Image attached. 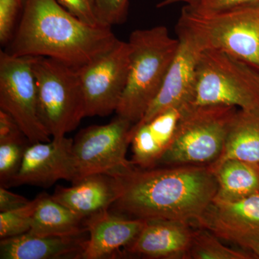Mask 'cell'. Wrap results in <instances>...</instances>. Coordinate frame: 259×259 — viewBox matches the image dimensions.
<instances>
[{
	"label": "cell",
	"instance_id": "25",
	"mask_svg": "<svg viewBox=\"0 0 259 259\" xmlns=\"http://www.w3.org/2000/svg\"><path fill=\"white\" fill-rule=\"evenodd\" d=\"M37 197L26 205L7 212H0V238H12L28 233L31 228Z\"/></svg>",
	"mask_w": 259,
	"mask_h": 259
},
{
	"label": "cell",
	"instance_id": "31",
	"mask_svg": "<svg viewBox=\"0 0 259 259\" xmlns=\"http://www.w3.org/2000/svg\"><path fill=\"white\" fill-rule=\"evenodd\" d=\"M194 0H162L157 5L158 8H166L167 6L172 5L174 4H177V3H185L186 4H190Z\"/></svg>",
	"mask_w": 259,
	"mask_h": 259
},
{
	"label": "cell",
	"instance_id": "29",
	"mask_svg": "<svg viewBox=\"0 0 259 259\" xmlns=\"http://www.w3.org/2000/svg\"><path fill=\"white\" fill-rule=\"evenodd\" d=\"M254 4H259V0H194L187 5L197 11L218 12Z\"/></svg>",
	"mask_w": 259,
	"mask_h": 259
},
{
	"label": "cell",
	"instance_id": "5",
	"mask_svg": "<svg viewBox=\"0 0 259 259\" xmlns=\"http://www.w3.org/2000/svg\"><path fill=\"white\" fill-rule=\"evenodd\" d=\"M238 107L186 105L171 145L156 166L211 165L222 154Z\"/></svg>",
	"mask_w": 259,
	"mask_h": 259
},
{
	"label": "cell",
	"instance_id": "10",
	"mask_svg": "<svg viewBox=\"0 0 259 259\" xmlns=\"http://www.w3.org/2000/svg\"><path fill=\"white\" fill-rule=\"evenodd\" d=\"M131 47L117 39L115 45L78 69L86 105V117H105L116 112L128 74Z\"/></svg>",
	"mask_w": 259,
	"mask_h": 259
},
{
	"label": "cell",
	"instance_id": "15",
	"mask_svg": "<svg viewBox=\"0 0 259 259\" xmlns=\"http://www.w3.org/2000/svg\"><path fill=\"white\" fill-rule=\"evenodd\" d=\"M88 233L68 236H38L27 233L1 239L0 258H82Z\"/></svg>",
	"mask_w": 259,
	"mask_h": 259
},
{
	"label": "cell",
	"instance_id": "22",
	"mask_svg": "<svg viewBox=\"0 0 259 259\" xmlns=\"http://www.w3.org/2000/svg\"><path fill=\"white\" fill-rule=\"evenodd\" d=\"M254 256L243 249L226 246L212 232L194 227L188 259H253Z\"/></svg>",
	"mask_w": 259,
	"mask_h": 259
},
{
	"label": "cell",
	"instance_id": "2",
	"mask_svg": "<svg viewBox=\"0 0 259 259\" xmlns=\"http://www.w3.org/2000/svg\"><path fill=\"white\" fill-rule=\"evenodd\" d=\"M112 28L81 21L57 0H25L23 14L7 52L48 57L79 69L111 49Z\"/></svg>",
	"mask_w": 259,
	"mask_h": 259
},
{
	"label": "cell",
	"instance_id": "23",
	"mask_svg": "<svg viewBox=\"0 0 259 259\" xmlns=\"http://www.w3.org/2000/svg\"><path fill=\"white\" fill-rule=\"evenodd\" d=\"M197 227L206 228L222 241L229 242L259 258V231L243 229L205 214Z\"/></svg>",
	"mask_w": 259,
	"mask_h": 259
},
{
	"label": "cell",
	"instance_id": "26",
	"mask_svg": "<svg viewBox=\"0 0 259 259\" xmlns=\"http://www.w3.org/2000/svg\"><path fill=\"white\" fill-rule=\"evenodd\" d=\"M99 21L102 26L112 28L127 20L129 0H94Z\"/></svg>",
	"mask_w": 259,
	"mask_h": 259
},
{
	"label": "cell",
	"instance_id": "21",
	"mask_svg": "<svg viewBox=\"0 0 259 259\" xmlns=\"http://www.w3.org/2000/svg\"><path fill=\"white\" fill-rule=\"evenodd\" d=\"M205 214L243 229L259 231V192L232 202L214 199Z\"/></svg>",
	"mask_w": 259,
	"mask_h": 259
},
{
	"label": "cell",
	"instance_id": "9",
	"mask_svg": "<svg viewBox=\"0 0 259 259\" xmlns=\"http://www.w3.org/2000/svg\"><path fill=\"white\" fill-rule=\"evenodd\" d=\"M134 125L117 115L106 125L81 130L73 143L76 176L72 183L89 175H110L134 166L126 157Z\"/></svg>",
	"mask_w": 259,
	"mask_h": 259
},
{
	"label": "cell",
	"instance_id": "16",
	"mask_svg": "<svg viewBox=\"0 0 259 259\" xmlns=\"http://www.w3.org/2000/svg\"><path fill=\"white\" fill-rule=\"evenodd\" d=\"M70 187H56L52 197L56 202L87 218L110 208L117 197L115 179L108 174L89 175Z\"/></svg>",
	"mask_w": 259,
	"mask_h": 259
},
{
	"label": "cell",
	"instance_id": "3",
	"mask_svg": "<svg viewBox=\"0 0 259 259\" xmlns=\"http://www.w3.org/2000/svg\"><path fill=\"white\" fill-rule=\"evenodd\" d=\"M128 74L117 115L136 124L161 90L176 56L180 40L170 36L163 25L131 32Z\"/></svg>",
	"mask_w": 259,
	"mask_h": 259
},
{
	"label": "cell",
	"instance_id": "24",
	"mask_svg": "<svg viewBox=\"0 0 259 259\" xmlns=\"http://www.w3.org/2000/svg\"><path fill=\"white\" fill-rule=\"evenodd\" d=\"M31 143L23 132L0 139V183L7 187L16 175L27 148Z\"/></svg>",
	"mask_w": 259,
	"mask_h": 259
},
{
	"label": "cell",
	"instance_id": "19",
	"mask_svg": "<svg viewBox=\"0 0 259 259\" xmlns=\"http://www.w3.org/2000/svg\"><path fill=\"white\" fill-rule=\"evenodd\" d=\"M228 159L259 164V110L245 111L238 109L222 154L211 166H216Z\"/></svg>",
	"mask_w": 259,
	"mask_h": 259
},
{
	"label": "cell",
	"instance_id": "11",
	"mask_svg": "<svg viewBox=\"0 0 259 259\" xmlns=\"http://www.w3.org/2000/svg\"><path fill=\"white\" fill-rule=\"evenodd\" d=\"M73 143L74 140L64 136L30 144L20 169L6 188L23 185L49 187L61 180L74 182L76 168Z\"/></svg>",
	"mask_w": 259,
	"mask_h": 259
},
{
	"label": "cell",
	"instance_id": "13",
	"mask_svg": "<svg viewBox=\"0 0 259 259\" xmlns=\"http://www.w3.org/2000/svg\"><path fill=\"white\" fill-rule=\"evenodd\" d=\"M146 221L111 212L108 209L84 220L89 238L83 259L115 258L134 242Z\"/></svg>",
	"mask_w": 259,
	"mask_h": 259
},
{
	"label": "cell",
	"instance_id": "1",
	"mask_svg": "<svg viewBox=\"0 0 259 259\" xmlns=\"http://www.w3.org/2000/svg\"><path fill=\"white\" fill-rule=\"evenodd\" d=\"M110 175L117 187V199L110 207L134 219L168 220L196 227L217 195L211 165H134Z\"/></svg>",
	"mask_w": 259,
	"mask_h": 259
},
{
	"label": "cell",
	"instance_id": "28",
	"mask_svg": "<svg viewBox=\"0 0 259 259\" xmlns=\"http://www.w3.org/2000/svg\"><path fill=\"white\" fill-rule=\"evenodd\" d=\"M81 21L93 26H102L97 18L94 0H57Z\"/></svg>",
	"mask_w": 259,
	"mask_h": 259
},
{
	"label": "cell",
	"instance_id": "17",
	"mask_svg": "<svg viewBox=\"0 0 259 259\" xmlns=\"http://www.w3.org/2000/svg\"><path fill=\"white\" fill-rule=\"evenodd\" d=\"M182 109H171L143 125H134L131 161L140 168H152L171 145Z\"/></svg>",
	"mask_w": 259,
	"mask_h": 259
},
{
	"label": "cell",
	"instance_id": "7",
	"mask_svg": "<svg viewBox=\"0 0 259 259\" xmlns=\"http://www.w3.org/2000/svg\"><path fill=\"white\" fill-rule=\"evenodd\" d=\"M33 72L42 125L53 139L64 137L86 117L78 69L51 58L37 57Z\"/></svg>",
	"mask_w": 259,
	"mask_h": 259
},
{
	"label": "cell",
	"instance_id": "27",
	"mask_svg": "<svg viewBox=\"0 0 259 259\" xmlns=\"http://www.w3.org/2000/svg\"><path fill=\"white\" fill-rule=\"evenodd\" d=\"M25 0H0V42L10 44L15 33V27Z\"/></svg>",
	"mask_w": 259,
	"mask_h": 259
},
{
	"label": "cell",
	"instance_id": "18",
	"mask_svg": "<svg viewBox=\"0 0 259 259\" xmlns=\"http://www.w3.org/2000/svg\"><path fill=\"white\" fill-rule=\"evenodd\" d=\"M36 209L28 233L38 236H76L88 232L84 220L53 198L42 193L37 196Z\"/></svg>",
	"mask_w": 259,
	"mask_h": 259
},
{
	"label": "cell",
	"instance_id": "4",
	"mask_svg": "<svg viewBox=\"0 0 259 259\" xmlns=\"http://www.w3.org/2000/svg\"><path fill=\"white\" fill-rule=\"evenodd\" d=\"M176 30L201 50L224 51L259 69V4L218 12L197 11L186 5Z\"/></svg>",
	"mask_w": 259,
	"mask_h": 259
},
{
	"label": "cell",
	"instance_id": "20",
	"mask_svg": "<svg viewBox=\"0 0 259 259\" xmlns=\"http://www.w3.org/2000/svg\"><path fill=\"white\" fill-rule=\"evenodd\" d=\"M215 173L220 200H239L259 192V164L228 159L211 166Z\"/></svg>",
	"mask_w": 259,
	"mask_h": 259
},
{
	"label": "cell",
	"instance_id": "30",
	"mask_svg": "<svg viewBox=\"0 0 259 259\" xmlns=\"http://www.w3.org/2000/svg\"><path fill=\"white\" fill-rule=\"evenodd\" d=\"M30 202V200L23 196L10 192L6 187L3 186L0 187V212H7L20 208Z\"/></svg>",
	"mask_w": 259,
	"mask_h": 259
},
{
	"label": "cell",
	"instance_id": "12",
	"mask_svg": "<svg viewBox=\"0 0 259 259\" xmlns=\"http://www.w3.org/2000/svg\"><path fill=\"white\" fill-rule=\"evenodd\" d=\"M178 38L180 47L159 93L143 118L135 125L147 123L167 110L182 109L193 102L197 64L202 50L188 37L178 35Z\"/></svg>",
	"mask_w": 259,
	"mask_h": 259
},
{
	"label": "cell",
	"instance_id": "8",
	"mask_svg": "<svg viewBox=\"0 0 259 259\" xmlns=\"http://www.w3.org/2000/svg\"><path fill=\"white\" fill-rule=\"evenodd\" d=\"M35 56L0 52V109L14 119L31 144L51 141L37 108Z\"/></svg>",
	"mask_w": 259,
	"mask_h": 259
},
{
	"label": "cell",
	"instance_id": "14",
	"mask_svg": "<svg viewBox=\"0 0 259 259\" xmlns=\"http://www.w3.org/2000/svg\"><path fill=\"white\" fill-rule=\"evenodd\" d=\"M194 227L168 220L146 221L123 253L147 258L188 259Z\"/></svg>",
	"mask_w": 259,
	"mask_h": 259
},
{
	"label": "cell",
	"instance_id": "6",
	"mask_svg": "<svg viewBox=\"0 0 259 259\" xmlns=\"http://www.w3.org/2000/svg\"><path fill=\"white\" fill-rule=\"evenodd\" d=\"M193 105H226L259 110V69L224 51L199 56Z\"/></svg>",
	"mask_w": 259,
	"mask_h": 259
}]
</instances>
